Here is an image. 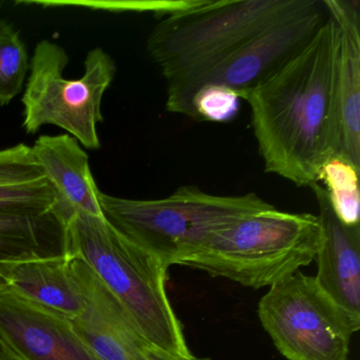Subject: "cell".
<instances>
[{
    "label": "cell",
    "instance_id": "6da1fadb",
    "mask_svg": "<svg viewBox=\"0 0 360 360\" xmlns=\"http://www.w3.org/2000/svg\"><path fill=\"white\" fill-rule=\"evenodd\" d=\"M338 47L330 15L302 50L244 96L266 174L311 186L336 157Z\"/></svg>",
    "mask_w": 360,
    "mask_h": 360
},
{
    "label": "cell",
    "instance_id": "7a4b0ae2",
    "mask_svg": "<svg viewBox=\"0 0 360 360\" xmlns=\"http://www.w3.org/2000/svg\"><path fill=\"white\" fill-rule=\"evenodd\" d=\"M70 256L81 257L131 316L155 349L193 355L166 290L167 267L126 239L104 217L75 212L68 223Z\"/></svg>",
    "mask_w": 360,
    "mask_h": 360
},
{
    "label": "cell",
    "instance_id": "3957f363",
    "mask_svg": "<svg viewBox=\"0 0 360 360\" xmlns=\"http://www.w3.org/2000/svg\"><path fill=\"white\" fill-rule=\"evenodd\" d=\"M105 220L167 269L183 265L217 233L271 204L254 193L219 195L195 185L164 199L132 200L100 193Z\"/></svg>",
    "mask_w": 360,
    "mask_h": 360
},
{
    "label": "cell",
    "instance_id": "277c9868",
    "mask_svg": "<svg viewBox=\"0 0 360 360\" xmlns=\"http://www.w3.org/2000/svg\"><path fill=\"white\" fill-rule=\"evenodd\" d=\"M321 240L319 217L271 206L217 233L183 266L245 288H269L311 264Z\"/></svg>",
    "mask_w": 360,
    "mask_h": 360
},
{
    "label": "cell",
    "instance_id": "5b68a950",
    "mask_svg": "<svg viewBox=\"0 0 360 360\" xmlns=\"http://www.w3.org/2000/svg\"><path fill=\"white\" fill-rule=\"evenodd\" d=\"M309 0H205L155 27L147 51L168 82L208 68Z\"/></svg>",
    "mask_w": 360,
    "mask_h": 360
},
{
    "label": "cell",
    "instance_id": "8992f818",
    "mask_svg": "<svg viewBox=\"0 0 360 360\" xmlns=\"http://www.w3.org/2000/svg\"><path fill=\"white\" fill-rule=\"evenodd\" d=\"M68 64V54L58 44H37L22 96V126L29 134L45 125L56 126L86 148L98 150V124L104 121L103 98L117 72L115 60L101 48L92 49L85 60V72L77 79H65Z\"/></svg>",
    "mask_w": 360,
    "mask_h": 360
},
{
    "label": "cell",
    "instance_id": "52a82bcc",
    "mask_svg": "<svg viewBox=\"0 0 360 360\" xmlns=\"http://www.w3.org/2000/svg\"><path fill=\"white\" fill-rule=\"evenodd\" d=\"M258 317L288 360H347L352 336L360 328L314 276L300 271L269 288Z\"/></svg>",
    "mask_w": 360,
    "mask_h": 360
},
{
    "label": "cell",
    "instance_id": "ba28073f",
    "mask_svg": "<svg viewBox=\"0 0 360 360\" xmlns=\"http://www.w3.org/2000/svg\"><path fill=\"white\" fill-rule=\"evenodd\" d=\"M330 18L324 0H309L301 11L276 22L220 62L167 83L166 110L195 119L193 98L208 86L235 92L240 100L302 50Z\"/></svg>",
    "mask_w": 360,
    "mask_h": 360
},
{
    "label": "cell",
    "instance_id": "9c48e42d",
    "mask_svg": "<svg viewBox=\"0 0 360 360\" xmlns=\"http://www.w3.org/2000/svg\"><path fill=\"white\" fill-rule=\"evenodd\" d=\"M0 337L22 360H102L72 319L0 280Z\"/></svg>",
    "mask_w": 360,
    "mask_h": 360
},
{
    "label": "cell",
    "instance_id": "30bf717a",
    "mask_svg": "<svg viewBox=\"0 0 360 360\" xmlns=\"http://www.w3.org/2000/svg\"><path fill=\"white\" fill-rule=\"evenodd\" d=\"M70 266L85 301L72 320L83 340L102 360H148L150 343L115 295L81 257L71 256Z\"/></svg>",
    "mask_w": 360,
    "mask_h": 360
},
{
    "label": "cell",
    "instance_id": "8fae6325",
    "mask_svg": "<svg viewBox=\"0 0 360 360\" xmlns=\"http://www.w3.org/2000/svg\"><path fill=\"white\" fill-rule=\"evenodd\" d=\"M318 207L322 240L315 260L320 288L360 328V224L347 225L335 214L328 191L311 186Z\"/></svg>",
    "mask_w": 360,
    "mask_h": 360
},
{
    "label": "cell",
    "instance_id": "7c38bea8",
    "mask_svg": "<svg viewBox=\"0 0 360 360\" xmlns=\"http://www.w3.org/2000/svg\"><path fill=\"white\" fill-rule=\"evenodd\" d=\"M339 33L337 60V159L360 170V3L324 0Z\"/></svg>",
    "mask_w": 360,
    "mask_h": 360
},
{
    "label": "cell",
    "instance_id": "4fadbf2b",
    "mask_svg": "<svg viewBox=\"0 0 360 360\" xmlns=\"http://www.w3.org/2000/svg\"><path fill=\"white\" fill-rule=\"evenodd\" d=\"M73 214L68 206L43 212L0 210V262L70 256L68 223Z\"/></svg>",
    "mask_w": 360,
    "mask_h": 360
},
{
    "label": "cell",
    "instance_id": "5bb4252c",
    "mask_svg": "<svg viewBox=\"0 0 360 360\" xmlns=\"http://www.w3.org/2000/svg\"><path fill=\"white\" fill-rule=\"evenodd\" d=\"M31 148L48 180L73 212L103 217L89 155L77 139L69 134L41 136Z\"/></svg>",
    "mask_w": 360,
    "mask_h": 360
},
{
    "label": "cell",
    "instance_id": "9a60e30c",
    "mask_svg": "<svg viewBox=\"0 0 360 360\" xmlns=\"http://www.w3.org/2000/svg\"><path fill=\"white\" fill-rule=\"evenodd\" d=\"M70 258L0 262V280L73 320L83 313L85 301L71 269Z\"/></svg>",
    "mask_w": 360,
    "mask_h": 360
},
{
    "label": "cell",
    "instance_id": "2e32d148",
    "mask_svg": "<svg viewBox=\"0 0 360 360\" xmlns=\"http://www.w3.org/2000/svg\"><path fill=\"white\" fill-rule=\"evenodd\" d=\"M60 206L68 205L48 180L30 146L22 143L0 150V210L43 212Z\"/></svg>",
    "mask_w": 360,
    "mask_h": 360
},
{
    "label": "cell",
    "instance_id": "e0dca14e",
    "mask_svg": "<svg viewBox=\"0 0 360 360\" xmlns=\"http://www.w3.org/2000/svg\"><path fill=\"white\" fill-rule=\"evenodd\" d=\"M359 172L347 162L334 158L320 174V181L326 185L335 214L347 225L360 224Z\"/></svg>",
    "mask_w": 360,
    "mask_h": 360
},
{
    "label": "cell",
    "instance_id": "ac0fdd59",
    "mask_svg": "<svg viewBox=\"0 0 360 360\" xmlns=\"http://www.w3.org/2000/svg\"><path fill=\"white\" fill-rule=\"evenodd\" d=\"M29 68L28 51L20 33L0 20V106L10 104L22 92Z\"/></svg>",
    "mask_w": 360,
    "mask_h": 360
},
{
    "label": "cell",
    "instance_id": "d6986e66",
    "mask_svg": "<svg viewBox=\"0 0 360 360\" xmlns=\"http://www.w3.org/2000/svg\"><path fill=\"white\" fill-rule=\"evenodd\" d=\"M239 96L227 88L208 86L193 98L195 119L219 123L231 121L239 110Z\"/></svg>",
    "mask_w": 360,
    "mask_h": 360
},
{
    "label": "cell",
    "instance_id": "ffe728a7",
    "mask_svg": "<svg viewBox=\"0 0 360 360\" xmlns=\"http://www.w3.org/2000/svg\"><path fill=\"white\" fill-rule=\"evenodd\" d=\"M145 354H146L148 360H212L210 358H199L193 355L187 356V357L172 355V354L166 353V352L161 351V349H155L151 345L147 347Z\"/></svg>",
    "mask_w": 360,
    "mask_h": 360
},
{
    "label": "cell",
    "instance_id": "44dd1931",
    "mask_svg": "<svg viewBox=\"0 0 360 360\" xmlns=\"http://www.w3.org/2000/svg\"><path fill=\"white\" fill-rule=\"evenodd\" d=\"M0 360H22L1 337H0Z\"/></svg>",
    "mask_w": 360,
    "mask_h": 360
}]
</instances>
